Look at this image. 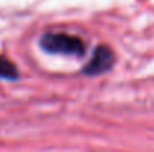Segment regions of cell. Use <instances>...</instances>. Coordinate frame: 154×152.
Masks as SVG:
<instances>
[{
  "instance_id": "2",
  "label": "cell",
  "mask_w": 154,
  "mask_h": 152,
  "mask_svg": "<svg viewBox=\"0 0 154 152\" xmlns=\"http://www.w3.org/2000/svg\"><path fill=\"white\" fill-rule=\"evenodd\" d=\"M114 64V54L108 46H99L96 48L93 58L90 60V63L85 66L84 72L87 75H99L106 70L111 69V66Z\"/></svg>"
},
{
  "instance_id": "1",
  "label": "cell",
  "mask_w": 154,
  "mask_h": 152,
  "mask_svg": "<svg viewBox=\"0 0 154 152\" xmlns=\"http://www.w3.org/2000/svg\"><path fill=\"white\" fill-rule=\"evenodd\" d=\"M41 46L50 54L82 55L85 52L84 42L72 34L66 33H48L41 39Z\"/></svg>"
},
{
  "instance_id": "3",
  "label": "cell",
  "mask_w": 154,
  "mask_h": 152,
  "mask_svg": "<svg viewBox=\"0 0 154 152\" xmlns=\"http://www.w3.org/2000/svg\"><path fill=\"white\" fill-rule=\"evenodd\" d=\"M0 78L9 79V81H14L18 78V72H17V67L14 66V63L3 57H0Z\"/></svg>"
}]
</instances>
